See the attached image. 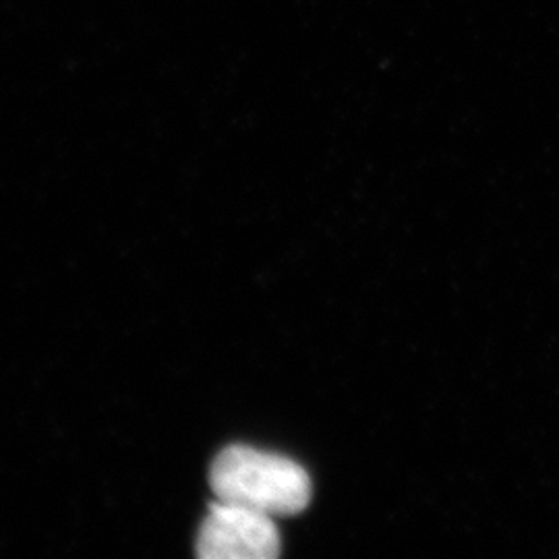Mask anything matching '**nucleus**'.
Returning <instances> with one entry per match:
<instances>
[{"label":"nucleus","instance_id":"1","mask_svg":"<svg viewBox=\"0 0 559 559\" xmlns=\"http://www.w3.org/2000/svg\"><path fill=\"white\" fill-rule=\"evenodd\" d=\"M216 500L239 503L272 519L300 514L311 501V479L295 460L249 445L222 450L210 471Z\"/></svg>","mask_w":559,"mask_h":559},{"label":"nucleus","instance_id":"2","mask_svg":"<svg viewBox=\"0 0 559 559\" xmlns=\"http://www.w3.org/2000/svg\"><path fill=\"white\" fill-rule=\"evenodd\" d=\"M276 519L239 503L216 500L198 535L203 559H272L280 556Z\"/></svg>","mask_w":559,"mask_h":559}]
</instances>
